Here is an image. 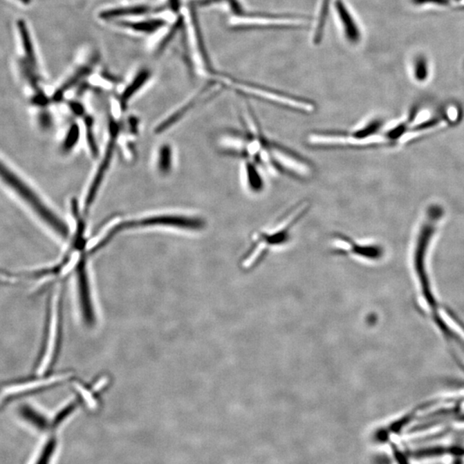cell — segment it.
<instances>
[{
    "instance_id": "cell-1",
    "label": "cell",
    "mask_w": 464,
    "mask_h": 464,
    "mask_svg": "<svg viewBox=\"0 0 464 464\" xmlns=\"http://www.w3.org/2000/svg\"><path fill=\"white\" fill-rule=\"evenodd\" d=\"M240 120L242 129L229 131L223 141V154L249 159L269 176H286L299 180L313 176V163L288 145L269 136L249 104L244 108Z\"/></svg>"
},
{
    "instance_id": "cell-2",
    "label": "cell",
    "mask_w": 464,
    "mask_h": 464,
    "mask_svg": "<svg viewBox=\"0 0 464 464\" xmlns=\"http://www.w3.org/2000/svg\"><path fill=\"white\" fill-rule=\"evenodd\" d=\"M310 207L309 201H300L274 225L253 232L249 246L241 258V268L243 271H252L259 267L269 254L285 249L292 243L296 226L309 214Z\"/></svg>"
},
{
    "instance_id": "cell-3",
    "label": "cell",
    "mask_w": 464,
    "mask_h": 464,
    "mask_svg": "<svg viewBox=\"0 0 464 464\" xmlns=\"http://www.w3.org/2000/svg\"><path fill=\"white\" fill-rule=\"evenodd\" d=\"M384 127V120H364L348 130L315 131L307 136V143L318 149L364 148L374 147L375 140Z\"/></svg>"
},
{
    "instance_id": "cell-4",
    "label": "cell",
    "mask_w": 464,
    "mask_h": 464,
    "mask_svg": "<svg viewBox=\"0 0 464 464\" xmlns=\"http://www.w3.org/2000/svg\"><path fill=\"white\" fill-rule=\"evenodd\" d=\"M0 182L12 190L28 207L41 219L44 224L53 230L62 239L69 236V229L62 219L45 203L34 187L26 180L10 168L5 162L0 160Z\"/></svg>"
},
{
    "instance_id": "cell-5",
    "label": "cell",
    "mask_w": 464,
    "mask_h": 464,
    "mask_svg": "<svg viewBox=\"0 0 464 464\" xmlns=\"http://www.w3.org/2000/svg\"><path fill=\"white\" fill-rule=\"evenodd\" d=\"M156 226H159V228L165 226V228L187 230V231L200 232L205 228L207 223H205L204 219L198 217V216L177 214L151 215L132 219L129 221H123L109 230V232L104 236H102L91 247V251L94 253L100 250L105 245H107L120 232L133 229L156 228Z\"/></svg>"
},
{
    "instance_id": "cell-6",
    "label": "cell",
    "mask_w": 464,
    "mask_h": 464,
    "mask_svg": "<svg viewBox=\"0 0 464 464\" xmlns=\"http://www.w3.org/2000/svg\"><path fill=\"white\" fill-rule=\"evenodd\" d=\"M331 254L340 257L361 261H375L381 259L384 250L378 243L360 240L342 232L332 234Z\"/></svg>"
},
{
    "instance_id": "cell-7",
    "label": "cell",
    "mask_w": 464,
    "mask_h": 464,
    "mask_svg": "<svg viewBox=\"0 0 464 464\" xmlns=\"http://www.w3.org/2000/svg\"><path fill=\"white\" fill-rule=\"evenodd\" d=\"M234 26L241 30L277 28V29H299L308 23L306 17L299 16H254L237 15L234 19Z\"/></svg>"
},
{
    "instance_id": "cell-8",
    "label": "cell",
    "mask_w": 464,
    "mask_h": 464,
    "mask_svg": "<svg viewBox=\"0 0 464 464\" xmlns=\"http://www.w3.org/2000/svg\"><path fill=\"white\" fill-rule=\"evenodd\" d=\"M266 173L256 163L241 159L240 180L242 187L250 196L257 197L264 193L267 187Z\"/></svg>"
},
{
    "instance_id": "cell-9",
    "label": "cell",
    "mask_w": 464,
    "mask_h": 464,
    "mask_svg": "<svg viewBox=\"0 0 464 464\" xmlns=\"http://www.w3.org/2000/svg\"><path fill=\"white\" fill-rule=\"evenodd\" d=\"M117 127L115 125H112L111 134L112 137L109 140L107 150L105 151L104 158L102 159L101 166L99 167L94 177V180L91 184L90 189L88 190V194L86 199V204H84V212H87L91 208V205L94 203L95 196H97L99 189H100L102 180L104 179L106 172L108 171L109 166L112 160V156L114 154L115 141L117 138Z\"/></svg>"
},
{
    "instance_id": "cell-10",
    "label": "cell",
    "mask_w": 464,
    "mask_h": 464,
    "mask_svg": "<svg viewBox=\"0 0 464 464\" xmlns=\"http://www.w3.org/2000/svg\"><path fill=\"white\" fill-rule=\"evenodd\" d=\"M340 22L342 23L346 40L350 44H356L360 41V31L352 12L342 0H336L335 3Z\"/></svg>"
},
{
    "instance_id": "cell-11",
    "label": "cell",
    "mask_w": 464,
    "mask_h": 464,
    "mask_svg": "<svg viewBox=\"0 0 464 464\" xmlns=\"http://www.w3.org/2000/svg\"><path fill=\"white\" fill-rule=\"evenodd\" d=\"M149 77H150V73H149L148 70L140 71V72L137 74L136 79L131 82L129 86L125 89V91H124L122 94L120 104H122V107H126V106L129 104L131 98L140 91V88L144 86V84L149 80Z\"/></svg>"
},
{
    "instance_id": "cell-12",
    "label": "cell",
    "mask_w": 464,
    "mask_h": 464,
    "mask_svg": "<svg viewBox=\"0 0 464 464\" xmlns=\"http://www.w3.org/2000/svg\"><path fill=\"white\" fill-rule=\"evenodd\" d=\"M19 28L21 35V39H22V42L24 45V52H26V59H24L28 65H29L32 69L37 71V58H35L33 44H32V41L29 30L27 29L26 24L24 22L23 20L19 21Z\"/></svg>"
},
{
    "instance_id": "cell-13",
    "label": "cell",
    "mask_w": 464,
    "mask_h": 464,
    "mask_svg": "<svg viewBox=\"0 0 464 464\" xmlns=\"http://www.w3.org/2000/svg\"><path fill=\"white\" fill-rule=\"evenodd\" d=\"M331 0H321L319 12H318V19L314 33L313 41L315 44H320L322 37H324L326 19H327L328 17L329 5H331Z\"/></svg>"
},
{
    "instance_id": "cell-14",
    "label": "cell",
    "mask_w": 464,
    "mask_h": 464,
    "mask_svg": "<svg viewBox=\"0 0 464 464\" xmlns=\"http://www.w3.org/2000/svg\"><path fill=\"white\" fill-rule=\"evenodd\" d=\"M165 24V20L152 19L142 21V22H124L122 26L134 31L141 32V33L150 34L160 29Z\"/></svg>"
},
{
    "instance_id": "cell-15",
    "label": "cell",
    "mask_w": 464,
    "mask_h": 464,
    "mask_svg": "<svg viewBox=\"0 0 464 464\" xmlns=\"http://www.w3.org/2000/svg\"><path fill=\"white\" fill-rule=\"evenodd\" d=\"M173 152L171 145L165 144L158 151V168L163 175L169 174L172 168Z\"/></svg>"
},
{
    "instance_id": "cell-16",
    "label": "cell",
    "mask_w": 464,
    "mask_h": 464,
    "mask_svg": "<svg viewBox=\"0 0 464 464\" xmlns=\"http://www.w3.org/2000/svg\"><path fill=\"white\" fill-rule=\"evenodd\" d=\"M80 138V127L77 124H73L71 126L68 132H67L65 137V140L63 142V151L68 152L72 149L75 147V145L79 141Z\"/></svg>"
},
{
    "instance_id": "cell-17",
    "label": "cell",
    "mask_w": 464,
    "mask_h": 464,
    "mask_svg": "<svg viewBox=\"0 0 464 464\" xmlns=\"http://www.w3.org/2000/svg\"><path fill=\"white\" fill-rule=\"evenodd\" d=\"M216 1H218V0H215V2ZM222 1H226V3L231 6L230 8L232 9V12L235 14L236 16L243 14V7L240 5L239 0H222Z\"/></svg>"
},
{
    "instance_id": "cell-18",
    "label": "cell",
    "mask_w": 464,
    "mask_h": 464,
    "mask_svg": "<svg viewBox=\"0 0 464 464\" xmlns=\"http://www.w3.org/2000/svg\"><path fill=\"white\" fill-rule=\"evenodd\" d=\"M427 73L426 63H425L423 60H420L416 67V75L417 79L419 80H424L427 77Z\"/></svg>"
},
{
    "instance_id": "cell-19",
    "label": "cell",
    "mask_w": 464,
    "mask_h": 464,
    "mask_svg": "<svg viewBox=\"0 0 464 464\" xmlns=\"http://www.w3.org/2000/svg\"><path fill=\"white\" fill-rule=\"evenodd\" d=\"M393 452H394L395 458L398 464H410L407 462L406 456L403 455V453L399 451L396 446H392Z\"/></svg>"
},
{
    "instance_id": "cell-20",
    "label": "cell",
    "mask_w": 464,
    "mask_h": 464,
    "mask_svg": "<svg viewBox=\"0 0 464 464\" xmlns=\"http://www.w3.org/2000/svg\"><path fill=\"white\" fill-rule=\"evenodd\" d=\"M463 455H455L454 456V462L453 464H463Z\"/></svg>"
},
{
    "instance_id": "cell-21",
    "label": "cell",
    "mask_w": 464,
    "mask_h": 464,
    "mask_svg": "<svg viewBox=\"0 0 464 464\" xmlns=\"http://www.w3.org/2000/svg\"><path fill=\"white\" fill-rule=\"evenodd\" d=\"M19 1L24 3V5H28V3H30V0H19Z\"/></svg>"
}]
</instances>
